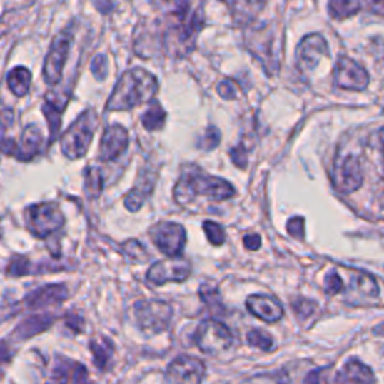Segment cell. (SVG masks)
I'll list each match as a JSON object with an SVG mask.
<instances>
[{"label":"cell","mask_w":384,"mask_h":384,"mask_svg":"<svg viewBox=\"0 0 384 384\" xmlns=\"http://www.w3.org/2000/svg\"><path fill=\"white\" fill-rule=\"evenodd\" d=\"M204 26L200 12H192L186 0L168 16L156 21L158 42L161 50L170 57H185L196 47L197 35Z\"/></svg>","instance_id":"obj_1"},{"label":"cell","mask_w":384,"mask_h":384,"mask_svg":"<svg viewBox=\"0 0 384 384\" xmlns=\"http://www.w3.org/2000/svg\"><path fill=\"white\" fill-rule=\"evenodd\" d=\"M158 92V80L143 68L126 71L116 83L107 101V110L122 111L146 104L153 99Z\"/></svg>","instance_id":"obj_2"},{"label":"cell","mask_w":384,"mask_h":384,"mask_svg":"<svg viewBox=\"0 0 384 384\" xmlns=\"http://www.w3.org/2000/svg\"><path fill=\"white\" fill-rule=\"evenodd\" d=\"M234 194L236 191L231 183L221 179V177L203 173L196 167H192L189 171L183 173L174 188L176 201L183 206L192 200H196L197 197L223 201L231 198Z\"/></svg>","instance_id":"obj_3"},{"label":"cell","mask_w":384,"mask_h":384,"mask_svg":"<svg viewBox=\"0 0 384 384\" xmlns=\"http://www.w3.org/2000/svg\"><path fill=\"white\" fill-rule=\"evenodd\" d=\"M98 126V116L94 110H86L61 137V151L69 159L86 155Z\"/></svg>","instance_id":"obj_4"},{"label":"cell","mask_w":384,"mask_h":384,"mask_svg":"<svg viewBox=\"0 0 384 384\" xmlns=\"http://www.w3.org/2000/svg\"><path fill=\"white\" fill-rule=\"evenodd\" d=\"M137 326L147 335L161 333L168 329L173 309L162 300H140L134 306Z\"/></svg>","instance_id":"obj_5"},{"label":"cell","mask_w":384,"mask_h":384,"mask_svg":"<svg viewBox=\"0 0 384 384\" xmlns=\"http://www.w3.org/2000/svg\"><path fill=\"white\" fill-rule=\"evenodd\" d=\"M275 41V34L264 24L260 27L249 26L248 32L245 34V44L248 50L253 53L257 61L263 64V66L269 71V74L275 71L278 72L279 69Z\"/></svg>","instance_id":"obj_6"},{"label":"cell","mask_w":384,"mask_h":384,"mask_svg":"<svg viewBox=\"0 0 384 384\" xmlns=\"http://www.w3.org/2000/svg\"><path fill=\"white\" fill-rule=\"evenodd\" d=\"M332 182L339 194H351L363 183V171L360 161L353 153L339 152L333 162Z\"/></svg>","instance_id":"obj_7"},{"label":"cell","mask_w":384,"mask_h":384,"mask_svg":"<svg viewBox=\"0 0 384 384\" xmlns=\"http://www.w3.org/2000/svg\"><path fill=\"white\" fill-rule=\"evenodd\" d=\"M27 226L31 231L44 239L61 230L65 224V216L54 203H39L29 208L26 212Z\"/></svg>","instance_id":"obj_8"},{"label":"cell","mask_w":384,"mask_h":384,"mask_svg":"<svg viewBox=\"0 0 384 384\" xmlns=\"http://www.w3.org/2000/svg\"><path fill=\"white\" fill-rule=\"evenodd\" d=\"M194 341L197 347L206 354H219L227 351L234 338L224 323L216 320H206L197 328L194 333Z\"/></svg>","instance_id":"obj_9"},{"label":"cell","mask_w":384,"mask_h":384,"mask_svg":"<svg viewBox=\"0 0 384 384\" xmlns=\"http://www.w3.org/2000/svg\"><path fill=\"white\" fill-rule=\"evenodd\" d=\"M71 42H72V34L69 32V29L61 32L53 39L42 71L44 80H46L47 84L56 86L61 81L62 71L68 61Z\"/></svg>","instance_id":"obj_10"},{"label":"cell","mask_w":384,"mask_h":384,"mask_svg":"<svg viewBox=\"0 0 384 384\" xmlns=\"http://www.w3.org/2000/svg\"><path fill=\"white\" fill-rule=\"evenodd\" d=\"M151 238L162 254L181 257L186 243V231L181 224L159 223L151 228Z\"/></svg>","instance_id":"obj_11"},{"label":"cell","mask_w":384,"mask_h":384,"mask_svg":"<svg viewBox=\"0 0 384 384\" xmlns=\"http://www.w3.org/2000/svg\"><path fill=\"white\" fill-rule=\"evenodd\" d=\"M44 136L38 125H29L23 131L21 138L19 143L12 138L4 137L2 149L5 155L16 156L19 161H31L34 159L42 149Z\"/></svg>","instance_id":"obj_12"},{"label":"cell","mask_w":384,"mask_h":384,"mask_svg":"<svg viewBox=\"0 0 384 384\" xmlns=\"http://www.w3.org/2000/svg\"><path fill=\"white\" fill-rule=\"evenodd\" d=\"M333 81L345 91H365L369 84V76L362 65L348 57H341L333 71Z\"/></svg>","instance_id":"obj_13"},{"label":"cell","mask_w":384,"mask_h":384,"mask_svg":"<svg viewBox=\"0 0 384 384\" xmlns=\"http://www.w3.org/2000/svg\"><path fill=\"white\" fill-rule=\"evenodd\" d=\"M191 275V263L181 257H171L170 260L158 261L147 272V281L155 286H162L170 281L182 283Z\"/></svg>","instance_id":"obj_14"},{"label":"cell","mask_w":384,"mask_h":384,"mask_svg":"<svg viewBox=\"0 0 384 384\" xmlns=\"http://www.w3.org/2000/svg\"><path fill=\"white\" fill-rule=\"evenodd\" d=\"M204 374L206 366L200 359L183 354L170 363L167 369V380L170 384H201Z\"/></svg>","instance_id":"obj_15"},{"label":"cell","mask_w":384,"mask_h":384,"mask_svg":"<svg viewBox=\"0 0 384 384\" xmlns=\"http://www.w3.org/2000/svg\"><path fill=\"white\" fill-rule=\"evenodd\" d=\"M324 56H329L328 41L320 34L308 35L300 41L296 51L298 68L303 74L311 72L317 68V65L320 64V59Z\"/></svg>","instance_id":"obj_16"},{"label":"cell","mask_w":384,"mask_h":384,"mask_svg":"<svg viewBox=\"0 0 384 384\" xmlns=\"http://www.w3.org/2000/svg\"><path fill=\"white\" fill-rule=\"evenodd\" d=\"M129 144L128 131L122 125H111L106 129L99 144V161L111 162L125 153Z\"/></svg>","instance_id":"obj_17"},{"label":"cell","mask_w":384,"mask_h":384,"mask_svg":"<svg viewBox=\"0 0 384 384\" xmlns=\"http://www.w3.org/2000/svg\"><path fill=\"white\" fill-rule=\"evenodd\" d=\"M91 384L87 377V369L66 358H57L51 369L47 384Z\"/></svg>","instance_id":"obj_18"},{"label":"cell","mask_w":384,"mask_h":384,"mask_svg":"<svg viewBox=\"0 0 384 384\" xmlns=\"http://www.w3.org/2000/svg\"><path fill=\"white\" fill-rule=\"evenodd\" d=\"M246 308L254 317L268 323L278 321L284 315L283 305L276 299L271 296H263V294H253V296H249L246 299Z\"/></svg>","instance_id":"obj_19"},{"label":"cell","mask_w":384,"mask_h":384,"mask_svg":"<svg viewBox=\"0 0 384 384\" xmlns=\"http://www.w3.org/2000/svg\"><path fill=\"white\" fill-rule=\"evenodd\" d=\"M68 299V290L64 284L44 286L29 294L24 303L29 309H41L51 305H59Z\"/></svg>","instance_id":"obj_20"},{"label":"cell","mask_w":384,"mask_h":384,"mask_svg":"<svg viewBox=\"0 0 384 384\" xmlns=\"http://www.w3.org/2000/svg\"><path fill=\"white\" fill-rule=\"evenodd\" d=\"M69 96L68 95H62L61 92H51L47 94L46 101H44L42 104V113L46 114L47 122H49V128H50V141L56 140L59 131H61V117L62 113L68 104Z\"/></svg>","instance_id":"obj_21"},{"label":"cell","mask_w":384,"mask_h":384,"mask_svg":"<svg viewBox=\"0 0 384 384\" xmlns=\"http://www.w3.org/2000/svg\"><path fill=\"white\" fill-rule=\"evenodd\" d=\"M375 377L371 368L358 359H350L335 377V384H374Z\"/></svg>","instance_id":"obj_22"},{"label":"cell","mask_w":384,"mask_h":384,"mask_svg":"<svg viewBox=\"0 0 384 384\" xmlns=\"http://www.w3.org/2000/svg\"><path fill=\"white\" fill-rule=\"evenodd\" d=\"M224 2L230 6L236 23L249 26L253 24V20L258 16L268 0H224Z\"/></svg>","instance_id":"obj_23"},{"label":"cell","mask_w":384,"mask_h":384,"mask_svg":"<svg viewBox=\"0 0 384 384\" xmlns=\"http://www.w3.org/2000/svg\"><path fill=\"white\" fill-rule=\"evenodd\" d=\"M53 323L51 315H32L29 318H24L19 326L14 330V338L17 341H24V339L34 338L35 335L49 329Z\"/></svg>","instance_id":"obj_24"},{"label":"cell","mask_w":384,"mask_h":384,"mask_svg":"<svg viewBox=\"0 0 384 384\" xmlns=\"http://www.w3.org/2000/svg\"><path fill=\"white\" fill-rule=\"evenodd\" d=\"M348 294L354 296V299H366V298L374 299L378 296V286L371 275L358 272L351 278Z\"/></svg>","instance_id":"obj_25"},{"label":"cell","mask_w":384,"mask_h":384,"mask_svg":"<svg viewBox=\"0 0 384 384\" xmlns=\"http://www.w3.org/2000/svg\"><path fill=\"white\" fill-rule=\"evenodd\" d=\"M6 83L14 95L23 98L29 94V91H31L32 74L24 66H16L8 72Z\"/></svg>","instance_id":"obj_26"},{"label":"cell","mask_w":384,"mask_h":384,"mask_svg":"<svg viewBox=\"0 0 384 384\" xmlns=\"http://www.w3.org/2000/svg\"><path fill=\"white\" fill-rule=\"evenodd\" d=\"M91 350H92L96 366L102 369V371H106L111 363L113 353H114L111 341H108V339L106 338L102 339V341H99V339H94V341L91 343Z\"/></svg>","instance_id":"obj_27"},{"label":"cell","mask_w":384,"mask_h":384,"mask_svg":"<svg viewBox=\"0 0 384 384\" xmlns=\"http://www.w3.org/2000/svg\"><path fill=\"white\" fill-rule=\"evenodd\" d=\"M360 6V0H329V14L335 20H345L358 14Z\"/></svg>","instance_id":"obj_28"},{"label":"cell","mask_w":384,"mask_h":384,"mask_svg":"<svg viewBox=\"0 0 384 384\" xmlns=\"http://www.w3.org/2000/svg\"><path fill=\"white\" fill-rule=\"evenodd\" d=\"M152 188H153L152 181L140 182L134 189L129 191V194L125 197V206H126V208L129 211H132V212H137L143 206V203L146 201V197L151 194Z\"/></svg>","instance_id":"obj_29"},{"label":"cell","mask_w":384,"mask_h":384,"mask_svg":"<svg viewBox=\"0 0 384 384\" xmlns=\"http://www.w3.org/2000/svg\"><path fill=\"white\" fill-rule=\"evenodd\" d=\"M167 113L161 107L159 102H152L151 107L143 114L141 122L147 131H158L166 125Z\"/></svg>","instance_id":"obj_30"},{"label":"cell","mask_w":384,"mask_h":384,"mask_svg":"<svg viewBox=\"0 0 384 384\" xmlns=\"http://www.w3.org/2000/svg\"><path fill=\"white\" fill-rule=\"evenodd\" d=\"M248 343L253 345V347H257L263 351H271L273 348V339L272 336L268 333V332H263L260 329H254L251 330L248 333Z\"/></svg>","instance_id":"obj_31"},{"label":"cell","mask_w":384,"mask_h":384,"mask_svg":"<svg viewBox=\"0 0 384 384\" xmlns=\"http://www.w3.org/2000/svg\"><path fill=\"white\" fill-rule=\"evenodd\" d=\"M203 230L206 231V236H208V239L212 245L215 246H221L226 242V231L224 228L221 227L219 224L213 223V221H204L203 224Z\"/></svg>","instance_id":"obj_32"},{"label":"cell","mask_w":384,"mask_h":384,"mask_svg":"<svg viewBox=\"0 0 384 384\" xmlns=\"http://www.w3.org/2000/svg\"><path fill=\"white\" fill-rule=\"evenodd\" d=\"M86 189L92 197H98L102 191V177L99 170L89 168L86 173Z\"/></svg>","instance_id":"obj_33"},{"label":"cell","mask_w":384,"mask_h":384,"mask_svg":"<svg viewBox=\"0 0 384 384\" xmlns=\"http://www.w3.org/2000/svg\"><path fill=\"white\" fill-rule=\"evenodd\" d=\"M6 273L11 276H23L31 273V261L26 257H14L11 258Z\"/></svg>","instance_id":"obj_34"},{"label":"cell","mask_w":384,"mask_h":384,"mask_svg":"<svg viewBox=\"0 0 384 384\" xmlns=\"http://www.w3.org/2000/svg\"><path fill=\"white\" fill-rule=\"evenodd\" d=\"M344 288V284H343V279L341 276H339L338 272L332 271L326 275V279H324V290H326L328 294H330V296H333V294H338L341 293Z\"/></svg>","instance_id":"obj_35"},{"label":"cell","mask_w":384,"mask_h":384,"mask_svg":"<svg viewBox=\"0 0 384 384\" xmlns=\"http://www.w3.org/2000/svg\"><path fill=\"white\" fill-rule=\"evenodd\" d=\"M219 140H221L219 131L216 128L211 126L208 131L204 132V137L198 143V147H200V149H204V151H212L219 144Z\"/></svg>","instance_id":"obj_36"},{"label":"cell","mask_w":384,"mask_h":384,"mask_svg":"<svg viewBox=\"0 0 384 384\" xmlns=\"http://www.w3.org/2000/svg\"><path fill=\"white\" fill-rule=\"evenodd\" d=\"M91 69L94 72V76L96 80L102 81V80H106L107 77V71H108V65H107V57L104 54H99L96 56L92 64H91Z\"/></svg>","instance_id":"obj_37"},{"label":"cell","mask_w":384,"mask_h":384,"mask_svg":"<svg viewBox=\"0 0 384 384\" xmlns=\"http://www.w3.org/2000/svg\"><path fill=\"white\" fill-rule=\"evenodd\" d=\"M315 306H317L315 302L309 300V299H303V298L298 299L296 302H293V309H294V311H296V314H298L299 317H302V318H306V317L311 315V314L314 313Z\"/></svg>","instance_id":"obj_38"},{"label":"cell","mask_w":384,"mask_h":384,"mask_svg":"<svg viewBox=\"0 0 384 384\" xmlns=\"http://www.w3.org/2000/svg\"><path fill=\"white\" fill-rule=\"evenodd\" d=\"M287 230H288V233L293 236V238L302 239V238H303V234H305V219L300 218V216L291 218V219L288 221Z\"/></svg>","instance_id":"obj_39"},{"label":"cell","mask_w":384,"mask_h":384,"mask_svg":"<svg viewBox=\"0 0 384 384\" xmlns=\"http://www.w3.org/2000/svg\"><path fill=\"white\" fill-rule=\"evenodd\" d=\"M216 91L221 95V98H224V99H234L236 95H238V91H236V84L230 80L221 81L216 87Z\"/></svg>","instance_id":"obj_40"},{"label":"cell","mask_w":384,"mask_h":384,"mask_svg":"<svg viewBox=\"0 0 384 384\" xmlns=\"http://www.w3.org/2000/svg\"><path fill=\"white\" fill-rule=\"evenodd\" d=\"M230 156L233 159V162L238 167L241 168H245L246 164H248V155H246V151H245V147L243 146H238V147H234V149L230 151Z\"/></svg>","instance_id":"obj_41"},{"label":"cell","mask_w":384,"mask_h":384,"mask_svg":"<svg viewBox=\"0 0 384 384\" xmlns=\"http://www.w3.org/2000/svg\"><path fill=\"white\" fill-rule=\"evenodd\" d=\"M243 245L246 246V249H258L261 246V238L258 234H248L245 236V239H243Z\"/></svg>","instance_id":"obj_42"},{"label":"cell","mask_w":384,"mask_h":384,"mask_svg":"<svg viewBox=\"0 0 384 384\" xmlns=\"http://www.w3.org/2000/svg\"><path fill=\"white\" fill-rule=\"evenodd\" d=\"M366 4L369 11L384 19V0H366Z\"/></svg>","instance_id":"obj_43"},{"label":"cell","mask_w":384,"mask_h":384,"mask_svg":"<svg viewBox=\"0 0 384 384\" xmlns=\"http://www.w3.org/2000/svg\"><path fill=\"white\" fill-rule=\"evenodd\" d=\"M378 141H380V146H381L383 153H384V128H381V129L378 131Z\"/></svg>","instance_id":"obj_44"},{"label":"cell","mask_w":384,"mask_h":384,"mask_svg":"<svg viewBox=\"0 0 384 384\" xmlns=\"http://www.w3.org/2000/svg\"><path fill=\"white\" fill-rule=\"evenodd\" d=\"M374 333L378 336H384V321L381 324H378V326L374 329Z\"/></svg>","instance_id":"obj_45"},{"label":"cell","mask_w":384,"mask_h":384,"mask_svg":"<svg viewBox=\"0 0 384 384\" xmlns=\"http://www.w3.org/2000/svg\"><path fill=\"white\" fill-rule=\"evenodd\" d=\"M166 2H170V0H166Z\"/></svg>","instance_id":"obj_46"}]
</instances>
